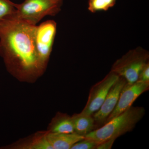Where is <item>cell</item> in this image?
<instances>
[{
    "mask_svg": "<svg viewBox=\"0 0 149 149\" xmlns=\"http://www.w3.org/2000/svg\"><path fill=\"white\" fill-rule=\"evenodd\" d=\"M36 26L12 15L0 20V55L10 70L22 76L38 75L45 69L35 47Z\"/></svg>",
    "mask_w": 149,
    "mask_h": 149,
    "instance_id": "6da1fadb",
    "label": "cell"
},
{
    "mask_svg": "<svg viewBox=\"0 0 149 149\" xmlns=\"http://www.w3.org/2000/svg\"><path fill=\"white\" fill-rule=\"evenodd\" d=\"M146 110L143 107H131L116 117L94 129L85 138L91 139L98 143L111 139H116L130 132L143 118Z\"/></svg>",
    "mask_w": 149,
    "mask_h": 149,
    "instance_id": "7a4b0ae2",
    "label": "cell"
},
{
    "mask_svg": "<svg viewBox=\"0 0 149 149\" xmlns=\"http://www.w3.org/2000/svg\"><path fill=\"white\" fill-rule=\"evenodd\" d=\"M62 3L56 0H24L15 3V13L12 15L17 19L37 25L45 17L54 16L61 10Z\"/></svg>",
    "mask_w": 149,
    "mask_h": 149,
    "instance_id": "3957f363",
    "label": "cell"
},
{
    "mask_svg": "<svg viewBox=\"0 0 149 149\" xmlns=\"http://www.w3.org/2000/svg\"><path fill=\"white\" fill-rule=\"evenodd\" d=\"M148 52L141 47L129 51L116 61L111 71L123 77L128 84L138 81L141 70L149 62Z\"/></svg>",
    "mask_w": 149,
    "mask_h": 149,
    "instance_id": "277c9868",
    "label": "cell"
},
{
    "mask_svg": "<svg viewBox=\"0 0 149 149\" xmlns=\"http://www.w3.org/2000/svg\"><path fill=\"white\" fill-rule=\"evenodd\" d=\"M56 30V23L53 20H47L36 26L35 47L38 58L44 68L47 65L52 50Z\"/></svg>",
    "mask_w": 149,
    "mask_h": 149,
    "instance_id": "5b68a950",
    "label": "cell"
},
{
    "mask_svg": "<svg viewBox=\"0 0 149 149\" xmlns=\"http://www.w3.org/2000/svg\"><path fill=\"white\" fill-rule=\"evenodd\" d=\"M119 76L110 71L103 79L93 85L90 90L86 105L80 113L92 116L97 111L107 95Z\"/></svg>",
    "mask_w": 149,
    "mask_h": 149,
    "instance_id": "8992f818",
    "label": "cell"
},
{
    "mask_svg": "<svg viewBox=\"0 0 149 149\" xmlns=\"http://www.w3.org/2000/svg\"><path fill=\"white\" fill-rule=\"evenodd\" d=\"M149 89V82L138 80L132 84L126 83L120 91L116 107L105 123L130 108L136 99L142 94L148 91Z\"/></svg>",
    "mask_w": 149,
    "mask_h": 149,
    "instance_id": "52a82bcc",
    "label": "cell"
},
{
    "mask_svg": "<svg viewBox=\"0 0 149 149\" xmlns=\"http://www.w3.org/2000/svg\"><path fill=\"white\" fill-rule=\"evenodd\" d=\"M126 83L124 78L119 76L110 89L101 106L92 115L95 120V127L98 125H103L105 123L107 118L116 107L120 91Z\"/></svg>",
    "mask_w": 149,
    "mask_h": 149,
    "instance_id": "ba28073f",
    "label": "cell"
},
{
    "mask_svg": "<svg viewBox=\"0 0 149 149\" xmlns=\"http://www.w3.org/2000/svg\"><path fill=\"white\" fill-rule=\"evenodd\" d=\"M47 138L53 149H71L75 143L85 137L75 133H59L49 131L47 133Z\"/></svg>",
    "mask_w": 149,
    "mask_h": 149,
    "instance_id": "9c48e42d",
    "label": "cell"
},
{
    "mask_svg": "<svg viewBox=\"0 0 149 149\" xmlns=\"http://www.w3.org/2000/svg\"><path fill=\"white\" fill-rule=\"evenodd\" d=\"M74 132L78 135L85 136L95 129V120L91 115L81 113L74 114L72 116Z\"/></svg>",
    "mask_w": 149,
    "mask_h": 149,
    "instance_id": "30bf717a",
    "label": "cell"
},
{
    "mask_svg": "<svg viewBox=\"0 0 149 149\" xmlns=\"http://www.w3.org/2000/svg\"><path fill=\"white\" fill-rule=\"evenodd\" d=\"M49 131L59 133H74L72 116L64 113H58L52 121Z\"/></svg>",
    "mask_w": 149,
    "mask_h": 149,
    "instance_id": "8fae6325",
    "label": "cell"
},
{
    "mask_svg": "<svg viewBox=\"0 0 149 149\" xmlns=\"http://www.w3.org/2000/svg\"><path fill=\"white\" fill-rule=\"evenodd\" d=\"M47 132H43L37 134L28 143L16 147L24 149H53L47 138Z\"/></svg>",
    "mask_w": 149,
    "mask_h": 149,
    "instance_id": "7c38bea8",
    "label": "cell"
},
{
    "mask_svg": "<svg viewBox=\"0 0 149 149\" xmlns=\"http://www.w3.org/2000/svg\"><path fill=\"white\" fill-rule=\"evenodd\" d=\"M117 0H89L88 10L95 13L101 11H107L115 5Z\"/></svg>",
    "mask_w": 149,
    "mask_h": 149,
    "instance_id": "4fadbf2b",
    "label": "cell"
},
{
    "mask_svg": "<svg viewBox=\"0 0 149 149\" xmlns=\"http://www.w3.org/2000/svg\"><path fill=\"white\" fill-rule=\"evenodd\" d=\"M15 10V3L10 0H0V20L13 15Z\"/></svg>",
    "mask_w": 149,
    "mask_h": 149,
    "instance_id": "5bb4252c",
    "label": "cell"
},
{
    "mask_svg": "<svg viewBox=\"0 0 149 149\" xmlns=\"http://www.w3.org/2000/svg\"><path fill=\"white\" fill-rule=\"evenodd\" d=\"M98 144L93 140L85 138L75 143L71 149H96Z\"/></svg>",
    "mask_w": 149,
    "mask_h": 149,
    "instance_id": "9a60e30c",
    "label": "cell"
},
{
    "mask_svg": "<svg viewBox=\"0 0 149 149\" xmlns=\"http://www.w3.org/2000/svg\"><path fill=\"white\" fill-rule=\"evenodd\" d=\"M138 80L143 82H149V62L141 70Z\"/></svg>",
    "mask_w": 149,
    "mask_h": 149,
    "instance_id": "2e32d148",
    "label": "cell"
},
{
    "mask_svg": "<svg viewBox=\"0 0 149 149\" xmlns=\"http://www.w3.org/2000/svg\"><path fill=\"white\" fill-rule=\"evenodd\" d=\"M116 139L107 140L99 143L96 149H111L113 146Z\"/></svg>",
    "mask_w": 149,
    "mask_h": 149,
    "instance_id": "e0dca14e",
    "label": "cell"
},
{
    "mask_svg": "<svg viewBox=\"0 0 149 149\" xmlns=\"http://www.w3.org/2000/svg\"><path fill=\"white\" fill-rule=\"evenodd\" d=\"M56 1H57L61 3H63V0H56Z\"/></svg>",
    "mask_w": 149,
    "mask_h": 149,
    "instance_id": "ac0fdd59",
    "label": "cell"
},
{
    "mask_svg": "<svg viewBox=\"0 0 149 149\" xmlns=\"http://www.w3.org/2000/svg\"><path fill=\"white\" fill-rule=\"evenodd\" d=\"M0 54H1V49H0Z\"/></svg>",
    "mask_w": 149,
    "mask_h": 149,
    "instance_id": "d6986e66",
    "label": "cell"
}]
</instances>
